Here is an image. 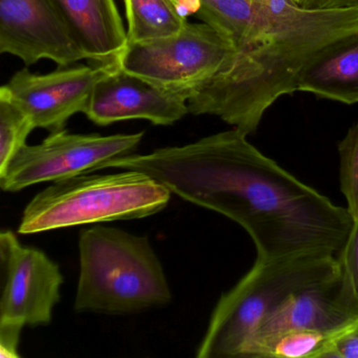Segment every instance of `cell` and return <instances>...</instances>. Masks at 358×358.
I'll return each instance as SVG.
<instances>
[{
  "label": "cell",
  "instance_id": "8fae6325",
  "mask_svg": "<svg viewBox=\"0 0 358 358\" xmlns=\"http://www.w3.org/2000/svg\"><path fill=\"white\" fill-rule=\"evenodd\" d=\"M107 69L81 65L39 75L23 69L10 78L6 88L34 128L52 134L64 130L76 113H84L96 81Z\"/></svg>",
  "mask_w": 358,
  "mask_h": 358
},
{
  "label": "cell",
  "instance_id": "52a82bcc",
  "mask_svg": "<svg viewBox=\"0 0 358 358\" xmlns=\"http://www.w3.org/2000/svg\"><path fill=\"white\" fill-rule=\"evenodd\" d=\"M144 132L101 135L52 132L36 145L25 144L8 167L0 191L16 193L40 183L57 182L102 170L111 160L131 155Z\"/></svg>",
  "mask_w": 358,
  "mask_h": 358
},
{
  "label": "cell",
  "instance_id": "2e32d148",
  "mask_svg": "<svg viewBox=\"0 0 358 358\" xmlns=\"http://www.w3.org/2000/svg\"><path fill=\"white\" fill-rule=\"evenodd\" d=\"M181 11L195 14L220 32L235 53L248 43L254 19V0H176Z\"/></svg>",
  "mask_w": 358,
  "mask_h": 358
},
{
  "label": "cell",
  "instance_id": "603a6c76",
  "mask_svg": "<svg viewBox=\"0 0 358 358\" xmlns=\"http://www.w3.org/2000/svg\"><path fill=\"white\" fill-rule=\"evenodd\" d=\"M306 10H347L358 8V0H294Z\"/></svg>",
  "mask_w": 358,
  "mask_h": 358
},
{
  "label": "cell",
  "instance_id": "7402d4cb",
  "mask_svg": "<svg viewBox=\"0 0 358 358\" xmlns=\"http://www.w3.org/2000/svg\"><path fill=\"white\" fill-rule=\"evenodd\" d=\"M23 328L12 324L0 325V358H18L19 338Z\"/></svg>",
  "mask_w": 358,
  "mask_h": 358
},
{
  "label": "cell",
  "instance_id": "d6986e66",
  "mask_svg": "<svg viewBox=\"0 0 358 358\" xmlns=\"http://www.w3.org/2000/svg\"><path fill=\"white\" fill-rule=\"evenodd\" d=\"M323 358H358V319L332 336Z\"/></svg>",
  "mask_w": 358,
  "mask_h": 358
},
{
  "label": "cell",
  "instance_id": "ac0fdd59",
  "mask_svg": "<svg viewBox=\"0 0 358 358\" xmlns=\"http://www.w3.org/2000/svg\"><path fill=\"white\" fill-rule=\"evenodd\" d=\"M341 191L355 220L358 218V121L338 144Z\"/></svg>",
  "mask_w": 358,
  "mask_h": 358
},
{
  "label": "cell",
  "instance_id": "e0dca14e",
  "mask_svg": "<svg viewBox=\"0 0 358 358\" xmlns=\"http://www.w3.org/2000/svg\"><path fill=\"white\" fill-rule=\"evenodd\" d=\"M34 130L31 120L6 85L0 86V183Z\"/></svg>",
  "mask_w": 358,
  "mask_h": 358
},
{
  "label": "cell",
  "instance_id": "6da1fadb",
  "mask_svg": "<svg viewBox=\"0 0 358 358\" xmlns=\"http://www.w3.org/2000/svg\"><path fill=\"white\" fill-rule=\"evenodd\" d=\"M104 170L148 174L172 195L231 219L250 235L256 260L336 258L355 225L347 208L284 170L237 128L117 158Z\"/></svg>",
  "mask_w": 358,
  "mask_h": 358
},
{
  "label": "cell",
  "instance_id": "4fadbf2b",
  "mask_svg": "<svg viewBox=\"0 0 358 358\" xmlns=\"http://www.w3.org/2000/svg\"><path fill=\"white\" fill-rule=\"evenodd\" d=\"M84 57L113 69L127 46V33L115 0H52Z\"/></svg>",
  "mask_w": 358,
  "mask_h": 358
},
{
  "label": "cell",
  "instance_id": "30bf717a",
  "mask_svg": "<svg viewBox=\"0 0 358 358\" xmlns=\"http://www.w3.org/2000/svg\"><path fill=\"white\" fill-rule=\"evenodd\" d=\"M27 65L42 59L65 67L85 59L52 0H0V55Z\"/></svg>",
  "mask_w": 358,
  "mask_h": 358
},
{
  "label": "cell",
  "instance_id": "7c38bea8",
  "mask_svg": "<svg viewBox=\"0 0 358 358\" xmlns=\"http://www.w3.org/2000/svg\"><path fill=\"white\" fill-rule=\"evenodd\" d=\"M62 284L54 261L40 250L19 245L2 301V321L21 328L50 323Z\"/></svg>",
  "mask_w": 358,
  "mask_h": 358
},
{
  "label": "cell",
  "instance_id": "8992f818",
  "mask_svg": "<svg viewBox=\"0 0 358 358\" xmlns=\"http://www.w3.org/2000/svg\"><path fill=\"white\" fill-rule=\"evenodd\" d=\"M235 54L231 42L206 22L189 23L176 35L127 43L119 67L163 88L195 94Z\"/></svg>",
  "mask_w": 358,
  "mask_h": 358
},
{
  "label": "cell",
  "instance_id": "9a60e30c",
  "mask_svg": "<svg viewBox=\"0 0 358 358\" xmlns=\"http://www.w3.org/2000/svg\"><path fill=\"white\" fill-rule=\"evenodd\" d=\"M127 43L153 41L179 33L187 25L176 0H124Z\"/></svg>",
  "mask_w": 358,
  "mask_h": 358
},
{
  "label": "cell",
  "instance_id": "7a4b0ae2",
  "mask_svg": "<svg viewBox=\"0 0 358 358\" xmlns=\"http://www.w3.org/2000/svg\"><path fill=\"white\" fill-rule=\"evenodd\" d=\"M248 43L189 99V113L254 134L267 109L298 92L305 71L358 41V8L306 10L294 0H254Z\"/></svg>",
  "mask_w": 358,
  "mask_h": 358
},
{
  "label": "cell",
  "instance_id": "5b68a950",
  "mask_svg": "<svg viewBox=\"0 0 358 358\" xmlns=\"http://www.w3.org/2000/svg\"><path fill=\"white\" fill-rule=\"evenodd\" d=\"M338 271L340 265L334 256L256 260L248 273L219 298L196 357L238 358L261 322L284 301Z\"/></svg>",
  "mask_w": 358,
  "mask_h": 358
},
{
  "label": "cell",
  "instance_id": "ffe728a7",
  "mask_svg": "<svg viewBox=\"0 0 358 358\" xmlns=\"http://www.w3.org/2000/svg\"><path fill=\"white\" fill-rule=\"evenodd\" d=\"M19 245L20 243L12 231H0V325L4 323L1 317L4 291L8 284L13 259Z\"/></svg>",
  "mask_w": 358,
  "mask_h": 358
},
{
  "label": "cell",
  "instance_id": "277c9868",
  "mask_svg": "<svg viewBox=\"0 0 358 358\" xmlns=\"http://www.w3.org/2000/svg\"><path fill=\"white\" fill-rule=\"evenodd\" d=\"M171 195L159 181L136 170L87 172L52 182L35 195L23 212L18 233L146 218L165 209Z\"/></svg>",
  "mask_w": 358,
  "mask_h": 358
},
{
  "label": "cell",
  "instance_id": "5bb4252c",
  "mask_svg": "<svg viewBox=\"0 0 358 358\" xmlns=\"http://www.w3.org/2000/svg\"><path fill=\"white\" fill-rule=\"evenodd\" d=\"M298 92H310L344 104L358 103V41L305 71Z\"/></svg>",
  "mask_w": 358,
  "mask_h": 358
},
{
  "label": "cell",
  "instance_id": "ba28073f",
  "mask_svg": "<svg viewBox=\"0 0 358 358\" xmlns=\"http://www.w3.org/2000/svg\"><path fill=\"white\" fill-rule=\"evenodd\" d=\"M187 90L163 88L123 69H107L96 81L84 113L96 125L147 120L172 125L189 113Z\"/></svg>",
  "mask_w": 358,
  "mask_h": 358
},
{
  "label": "cell",
  "instance_id": "9c48e42d",
  "mask_svg": "<svg viewBox=\"0 0 358 358\" xmlns=\"http://www.w3.org/2000/svg\"><path fill=\"white\" fill-rule=\"evenodd\" d=\"M358 319V292L350 277L338 273L290 296L261 322L242 346V351L259 340L288 330H313L338 333Z\"/></svg>",
  "mask_w": 358,
  "mask_h": 358
},
{
  "label": "cell",
  "instance_id": "3957f363",
  "mask_svg": "<svg viewBox=\"0 0 358 358\" xmlns=\"http://www.w3.org/2000/svg\"><path fill=\"white\" fill-rule=\"evenodd\" d=\"M75 310L132 315L172 301L165 269L148 237L96 225L80 233Z\"/></svg>",
  "mask_w": 358,
  "mask_h": 358
},
{
  "label": "cell",
  "instance_id": "44dd1931",
  "mask_svg": "<svg viewBox=\"0 0 358 358\" xmlns=\"http://www.w3.org/2000/svg\"><path fill=\"white\" fill-rule=\"evenodd\" d=\"M341 269L350 277L358 292V218L340 254L336 256Z\"/></svg>",
  "mask_w": 358,
  "mask_h": 358
}]
</instances>
